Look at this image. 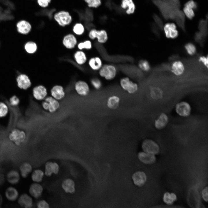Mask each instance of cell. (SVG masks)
<instances>
[{
    "instance_id": "1",
    "label": "cell",
    "mask_w": 208,
    "mask_h": 208,
    "mask_svg": "<svg viewBox=\"0 0 208 208\" xmlns=\"http://www.w3.org/2000/svg\"><path fill=\"white\" fill-rule=\"evenodd\" d=\"M153 2L159 9L165 19L175 20L176 14L180 8L161 0H153Z\"/></svg>"
},
{
    "instance_id": "2",
    "label": "cell",
    "mask_w": 208,
    "mask_h": 208,
    "mask_svg": "<svg viewBox=\"0 0 208 208\" xmlns=\"http://www.w3.org/2000/svg\"><path fill=\"white\" fill-rule=\"evenodd\" d=\"M117 69L114 65L110 64H103L98 71L99 76L107 80H111L116 76Z\"/></svg>"
},
{
    "instance_id": "3",
    "label": "cell",
    "mask_w": 208,
    "mask_h": 208,
    "mask_svg": "<svg viewBox=\"0 0 208 208\" xmlns=\"http://www.w3.org/2000/svg\"><path fill=\"white\" fill-rule=\"evenodd\" d=\"M88 36L90 40L96 39L98 42L101 44L106 43L108 39L107 32L105 29H97L92 28L89 31Z\"/></svg>"
},
{
    "instance_id": "4",
    "label": "cell",
    "mask_w": 208,
    "mask_h": 208,
    "mask_svg": "<svg viewBox=\"0 0 208 208\" xmlns=\"http://www.w3.org/2000/svg\"><path fill=\"white\" fill-rule=\"evenodd\" d=\"M53 18L58 25L62 27L69 25L71 23L73 18L72 16L68 11L61 10L56 12Z\"/></svg>"
},
{
    "instance_id": "5",
    "label": "cell",
    "mask_w": 208,
    "mask_h": 208,
    "mask_svg": "<svg viewBox=\"0 0 208 208\" xmlns=\"http://www.w3.org/2000/svg\"><path fill=\"white\" fill-rule=\"evenodd\" d=\"M120 84L123 89L130 94L134 93L138 90L137 84L133 82L127 77L121 78L120 80Z\"/></svg>"
},
{
    "instance_id": "6",
    "label": "cell",
    "mask_w": 208,
    "mask_h": 208,
    "mask_svg": "<svg viewBox=\"0 0 208 208\" xmlns=\"http://www.w3.org/2000/svg\"><path fill=\"white\" fill-rule=\"evenodd\" d=\"M175 111L179 116L187 117L189 116L191 111L190 104L187 102L183 101L177 103L175 106Z\"/></svg>"
},
{
    "instance_id": "7",
    "label": "cell",
    "mask_w": 208,
    "mask_h": 208,
    "mask_svg": "<svg viewBox=\"0 0 208 208\" xmlns=\"http://www.w3.org/2000/svg\"><path fill=\"white\" fill-rule=\"evenodd\" d=\"M142 149L145 152L154 155L158 154L159 152V147L155 142L150 140H146L142 142Z\"/></svg>"
},
{
    "instance_id": "8",
    "label": "cell",
    "mask_w": 208,
    "mask_h": 208,
    "mask_svg": "<svg viewBox=\"0 0 208 208\" xmlns=\"http://www.w3.org/2000/svg\"><path fill=\"white\" fill-rule=\"evenodd\" d=\"M62 42L65 47L69 49L74 48L78 43L77 40L75 35L71 33L65 35L63 38Z\"/></svg>"
},
{
    "instance_id": "9",
    "label": "cell",
    "mask_w": 208,
    "mask_h": 208,
    "mask_svg": "<svg viewBox=\"0 0 208 208\" xmlns=\"http://www.w3.org/2000/svg\"><path fill=\"white\" fill-rule=\"evenodd\" d=\"M166 38L172 39L175 38L178 36V31L176 29V26L173 23H166L163 28Z\"/></svg>"
},
{
    "instance_id": "10",
    "label": "cell",
    "mask_w": 208,
    "mask_h": 208,
    "mask_svg": "<svg viewBox=\"0 0 208 208\" xmlns=\"http://www.w3.org/2000/svg\"><path fill=\"white\" fill-rule=\"evenodd\" d=\"M17 85L19 88L24 90L29 88L31 85V82L28 76L26 74H19L16 78Z\"/></svg>"
},
{
    "instance_id": "11",
    "label": "cell",
    "mask_w": 208,
    "mask_h": 208,
    "mask_svg": "<svg viewBox=\"0 0 208 208\" xmlns=\"http://www.w3.org/2000/svg\"><path fill=\"white\" fill-rule=\"evenodd\" d=\"M19 205L23 208H31L33 202L31 197L26 193L22 194L18 199Z\"/></svg>"
},
{
    "instance_id": "12",
    "label": "cell",
    "mask_w": 208,
    "mask_h": 208,
    "mask_svg": "<svg viewBox=\"0 0 208 208\" xmlns=\"http://www.w3.org/2000/svg\"><path fill=\"white\" fill-rule=\"evenodd\" d=\"M88 64L90 68L94 71H98L103 64L102 59L98 56L90 58L88 61Z\"/></svg>"
},
{
    "instance_id": "13",
    "label": "cell",
    "mask_w": 208,
    "mask_h": 208,
    "mask_svg": "<svg viewBox=\"0 0 208 208\" xmlns=\"http://www.w3.org/2000/svg\"><path fill=\"white\" fill-rule=\"evenodd\" d=\"M44 174L47 177H50L53 173L57 174L60 168L58 164L56 162L48 161L45 164Z\"/></svg>"
},
{
    "instance_id": "14",
    "label": "cell",
    "mask_w": 208,
    "mask_h": 208,
    "mask_svg": "<svg viewBox=\"0 0 208 208\" xmlns=\"http://www.w3.org/2000/svg\"><path fill=\"white\" fill-rule=\"evenodd\" d=\"M33 94L34 98L38 100L44 99L47 94L46 88L42 85H38L34 88Z\"/></svg>"
},
{
    "instance_id": "15",
    "label": "cell",
    "mask_w": 208,
    "mask_h": 208,
    "mask_svg": "<svg viewBox=\"0 0 208 208\" xmlns=\"http://www.w3.org/2000/svg\"><path fill=\"white\" fill-rule=\"evenodd\" d=\"M75 88L77 93L82 96H86L89 93V86L86 82L82 81H77L75 84Z\"/></svg>"
},
{
    "instance_id": "16",
    "label": "cell",
    "mask_w": 208,
    "mask_h": 208,
    "mask_svg": "<svg viewBox=\"0 0 208 208\" xmlns=\"http://www.w3.org/2000/svg\"><path fill=\"white\" fill-rule=\"evenodd\" d=\"M5 195L7 199L9 201L13 202L18 199L19 196V193L15 187L10 186L8 187L5 190Z\"/></svg>"
},
{
    "instance_id": "17",
    "label": "cell",
    "mask_w": 208,
    "mask_h": 208,
    "mask_svg": "<svg viewBox=\"0 0 208 208\" xmlns=\"http://www.w3.org/2000/svg\"><path fill=\"white\" fill-rule=\"evenodd\" d=\"M122 9L125 10L128 15L133 14L135 10V5L133 0H122L120 5Z\"/></svg>"
},
{
    "instance_id": "18",
    "label": "cell",
    "mask_w": 208,
    "mask_h": 208,
    "mask_svg": "<svg viewBox=\"0 0 208 208\" xmlns=\"http://www.w3.org/2000/svg\"><path fill=\"white\" fill-rule=\"evenodd\" d=\"M6 179L10 184L15 185L18 184L20 180V175L18 171L15 170L9 171L7 173Z\"/></svg>"
},
{
    "instance_id": "19",
    "label": "cell",
    "mask_w": 208,
    "mask_h": 208,
    "mask_svg": "<svg viewBox=\"0 0 208 208\" xmlns=\"http://www.w3.org/2000/svg\"><path fill=\"white\" fill-rule=\"evenodd\" d=\"M153 154L144 152H140L138 154L139 159L142 162L146 164H152L156 161L155 156Z\"/></svg>"
},
{
    "instance_id": "20",
    "label": "cell",
    "mask_w": 208,
    "mask_h": 208,
    "mask_svg": "<svg viewBox=\"0 0 208 208\" xmlns=\"http://www.w3.org/2000/svg\"><path fill=\"white\" fill-rule=\"evenodd\" d=\"M18 32L22 34H28L31 29V26L28 21L22 20L19 21L16 24Z\"/></svg>"
},
{
    "instance_id": "21",
    "label": "cell",
    "mask_w": 208,
    "mask_h": 208,
    "mask_svg": "<svg viewBox=\"0 0 208 208\" xmlns=\"http://www.w3.org/2000/svg\"><path fill=\"white\" fill-rule=\"evenodd\" d=\"M168 121V118L167 114L165 113H161L155 120V127L158 129H162L166 126Z\"/></svg>"
},
{
    "instance_id": "22",
    "label": "cell",
    "mask_w": 208,
    "mask_h": 208,
    "mask_svg": "<svg viewBox=\"0 0 208 208\" xmlns=\"http://www.w3.org/2000/svg\"><path fill=\"white\" fill-rule=\"evenodd\" d=\"M43 187L42 186L35 182L31 185L29 190L30 194L36 198H38L41 195Z\"/></svg>"
},
{
    "instance_id": "23",
    "label": "cell",
    "mask_w": 208,
    "mask_h": 208,
    "mask_svg": "<svg viewBox=\"0 0 208 208\" xmlns=\"http://www.w3.org/2000/svg\"><path fill=\"white\" fill-rule=\"evenodd\" d=\"M132 179L135 185L141 187L145 183L146 180V176L143 172L139 171L134 173L132 176Z\"/></svg>"
},
{
    "instance_id": "24",
    "label": "cell",
    "mask_w": 208,
    "mask_h": 208,
    "mask_svg": "<svg viewBox=\"0 0 208 208\" xmlns=\"http://www.w3.org/2000/svg\"><path fill=\"white\" fill-rule=\"evenodd\" d=\"M62 188L66 193H73L75 191V183L73 180L70 178L64 179L62 183Z\"/></svg>"
},
{
    "instance_id": "25",
    "label": "cell",
    "mask_w": 208,
    "mask_h": 208,
    "mask_svg": "<svg viewBox=\"0 0 208 208\" xmlns=\"http://www.w3.org/2000/svg\"><path fill=\"white\" fill-rule=\"evenodd\" d=\"M73 57L75 62L79 65L84 64L88 60L87 55L83 50L76 51L74 53Z\"/></svg>"
},
{
    "instance_id": "26",
    "label": "cell",
    "mask_w": 208,
    "mask_h": 208,
    "mask_svg": "<svg viewBox=\"0 0 208 208\" xmlns=\"http://www.w3.org/2000/svg\"><path fill=\"white\" fill-rule=\"evenodd\" d=\"M51 95L57 100L62 99L65 95V92L63 87L59 85L54 86L51 90Z\"/></svg>"
},
{
    "instance_id": "27",
    "label": "cell",
    "mask_w": 208,
    "mask_h": 208,
    "mask_svg": "<svg viewBox=\"0 0 208 208\" xmlns=\"http://www.w3.org/2000/svg\"><path fill=\"white\" fill-rule=\"evenodd\" d=\"M47 104L48 110L50 112H55L59 108V104L57 100L51 96L46 97L45 100Z\"/></svg>"
},
{
    "instance_id": "28",
    "label": "cell",
    "mask_w": 208,
    "mask_h": 208,
    "mask_svg": "<svg viewBox=\"0 0 208 208\" xmlns=\"http://www.w3.org/2000/svg\"><path fill=\"white\" fill-rule=\"evenodd\" d=\"M19 169L21 176L23 178H26L32 172V168L30 164L25 162L20 165Z\"/></svg>"
},
{
    "instance_id": "29",
    "label": "cell",
    "mask_w": 208,
    "mask_h": 208,
    "mask_svg": "<svg viewBox=\"0 0 208 208\" xmlns=\"http://www.w3.org/2000/svg\"><path fill=\"white\" fill-rule=\"evenodd\" d=\"M185 16L183 11L179 10L175 19L177 25L183 31H186L185 27Z\"/></svg>"
},
{
    "instance_id": "30",
    "label": "cell",
    "mask_w": 208,
    "mask_h": 208,
    "mask_svg": "<svg viewBox=\"0 0 208 208\" xmlns=\"http://www.w3.org/2000/svg\"><path fill=\"white\" fill-rule=\"evenodd\" d=\"M171 69L172 72L175 75L179 76L183 73L184 68L182 62L180 61H176L173 63Z\"/></svg>"
},
{
    "instance_id": "31",
    "label": "cell",
    "mask_w": 208,
    "mask_h": 208,
    "mask_svg": "<svg viewBox=\"0 0 208 208\" xmlns=\"http://www.w3.org/2000/svg\"><path fill=\"white\" fill-rule=\"evenodd\" d=\"M207 15H206L205 20L201 19L199 22L198 24V28L200 33L203 37L205 38L207 35Z\"/></svg>"
},
{
    "instance_id": "32",
    "label": "cell",
    "mask_w": 208,
    "mask_h": 208,
    "mask_svg": "<svg viewBox=\"0 0 208 208\" xmlns=\"http://www.w3.org/2000/svg\"><path fill=\"white\" fill-rule=\"evenodd\" d=\"M120 101L119 98L116 95L109 97L107 101V105L108 107L111 109H115L118 106Z\"/></svg>"
},
{
    "instance_id": "33",
    "label": "cell",
    "mask_w": 208,
    "mask_h": 208,
    "mask_svg": "<svg viewBox=\"0 0 208 208\" xmlns=\"http://www.w3.org/2000/svg\"><path fill=\"white\" fill-rule=\"evenodd\" d=\"M44 173L41 170L37 169L32 172L31 178L32 180L35 183H39L42 181L44 176Z\"/></svg>"
},
{
    "instance_id": "34",
    "label": "cell",
    "mask_w": 208,
    "mask_h": 208,
    "mask_svg": "<svg viewBox=\"0 0 208 208\" xmlns=\"http://www.w3.org/2000/svg\"><path fill=\"white\" fill-rule=\"evenodd\" d=\"M24 48L27 53L33 54L37 51L38 46L35 42L31 41H29L25 43Z\"/></svg>"
},
{
    "instance_id": "35",
    "label": "cell",
    "mask_w": 208,
    "mask_h": 208,
    "mask_svg": "<svg viewBox=\"0 0 208 208\" xmlns=\"http://www.w3.org/2000/svg\"><path fill=\"white\" fill-rule=\"evenodd\" d=\"M72 31L74 35L78 36H81L85 33V28L83 24L80 23H77L73 26Z\"/></svg>"
},
{
    "instance_id": "36",
    "label": "cell",
    "mask_w": 208,
    "mask_h": 208,
    "mask_svg": "<svg viewBox=\"0 0 208 208\" xmlns=\"http://www.w3.org/2000/svg\"><path fill=\"white\" fill-rule=\"evenodd\" d=\"M150 93L152 98L154 99H158L162 98L163 95V92L159 88L152 87L151 89Z\"/></svg>"
},
{
    "instance_id": "37",
    "label": "cell",
    "mask_w": 208,
    "mask_h": 208,
    "mask_svg": "<svg viewBox=\"0 0 208 208\" xmlns=\"http://www.w3.org/2000/svg\"><path fill=\"white\" fill-rule=\"evenodd\" d=\"M77 46L79 50H89L92 49V44L91 40H86L77 43Z\"/></svg>"
},
{
    "instance_id": "38",
    "label": "cell",
    "mask_w": 208,
    "mask_h": 208,
    "mask_svg": "<svg viewBox=\"0 0 208 208\" xmlns=\"http://www.w3.org/2000/svg\"><path fill=\"white\" fill-rule=\"evenodd\" d=\"M139 68L144 72H148L150 69V65L148 62L146 60H141L138 64Z\"/></svg>"
},
{
    "instance_id": "39",
    "label": "cell",
    "mask_w": 208,
    "mask_h": 208,
    "mask_svg": "<svg viewBox=\"0 0 208 208\" xmlns=\"http://www.w3.org/2000/svg\"><path fill=\"white\" fill-rule=\"evenodd\" d=\"M185 48L187 53L190 55H193L196 52V49L195 46L191 42L186 44L185 46Z\"/></svg>"
},
{
    "instance_id": "40",
    "label": "cell",
    "mask_w": 208,
    "mask_h": 208,
    "mask_svg": "<svg viewBox=\"0 0 208 208\" xmlns=\"http://www.w3.org/2000/svg\"><path fill=\"white\" fill-rule=\"evenodd\" d=\"M89 8H97L101 4V0H84Z\"/></svg>"
},
{
    "instance_id": "41",
    "label": "cell",
    "mask_w": 208,
    "mask_h": 208,
    "mask_svg": "<svg viewBox=\"0 0 208 208\" xmlns=\"http://www.w3.org/2000/svg\"><path fill=\"white\" fill-rule=\"evenodd\" d=\"M205 39L200 32L197 31L195 33L194 36V40L196 42L199 44L201 46H203Z\"/></svg>"
},
{
    "instance_id": "42",
    "label": "cell",
    "mask_w": 208,
    "mask_h": 208,
    "mask_svg": "<svg viewBox=\"0 0 208 208\" xmlns=\"http://www.w3.org/2000/svg\"><path fill=\"white\" fill-rule=\"evenodd\" d=\"M8 112V108L5 103L0 102V118L5 116Z\"/></svg>"
},
{
    "instance_id": "43",
    "label": "cell",
    "mask_w": 208,
    "mask_h": 208,
    "mask_svg": "<svg viewBox=\"0 0 208 208\" xmlns=\"http://www.w3.org/2000/svg\"><path fill=\"white\" fill-rule=\"evenodd\" d=\"M155 24L161 30H163L164 25L163 22L157 14H154L153 16Z\"/></svg>"
},
{
    "instance_id": "44",
    "label": "cell",
    "mask_w": 208,
    "mask_h": 208,
    "mask_svg": "<svg viewBox=\"0 0 208 208\" xmlns=\"http://www.w3.org/2000/svg\"><path fill=\"white\" fill-rule=\"evenodd\" d=\"M183 11L185 16L189 19L192 20L195 16L194 11L192 9L184 7Z\"/></svg>"
},
{
    "instance_id": "45",
    "label": "cell",
    "mask_w": 208,
    "mask_h": 208,
    "mask_svg": "<svg viewBox=\"0 0 208 208\" xmlns=\"http://www.w3.org/2000/svg\"><path fill=\"white\" fill-rule=\"evenodd\" d=\"M184 7L192 9L194 11L197 9L198 4L193 0H190L185 3Z\"/></svg>"
},
{
    "instance_id": "46",
    "label": "cell",
    "mask_w": 208,
    "mask_h": 208,
    "mask_svg": "<svg viewBox=\"0 0 208 208\" xmlns=\"http://www.w3.org/2000/svg\"><path fill=\"white\" fill-rule=\"evenodd\" d=\"M163 199L166 203L169 205H171L174 201L172 198L171 194L168 192H166L164 194Z\"/></svg>"
},
{
    "instance_id": "47",
    "label": "cell",
    "mask_w": 208,
    "mask_h": 208,
    "mask_svg": "<svg viewBox=\"0 0 208 208\" xmlns=\"http://www.w3.org/2000/svg\"><path fill=\"white\" fill-rule=\"evenodd\" d=\"M91 83L92 85L96 89H99L102 86V82L99 78H94L92 79L91 80Z\"/></svg>"
},
{
    "instance_id": "48",
    "label": "cell",
    "mask_w": 208,
    "mask_h": 208,
    "mask_svg": "<svg viewBox=\"0 0 208 208\" xmlns=\"http://www.w3.org/2000/svg\"><path fill=\"white\" fill-rule=\"evenodd\" d=\"M9 102L12 106H16L19 104L20 99L16 95H14L10 98Z\"/></svg>"
},
{
    "instance_id": "49",
    "label": "cell",
    "mask_w": 208,
    "mask_h": 208,
    "mask_svg": "<svg viewBox=\"0 0 208 208\" xmlns=\"http://www.w3.org/2000/svg\"><path fill=\"white\" fill-rule=\"evenodd\" d=\"M51 0H37V3L40 6L43 8L47 7Z\"/></svg>"
},
{
    "instance_id": "50",
    "label": "cell",
    "mask_w": 208,
    "mask_h": 208,
    "mask_svg": "<svg viewBox=\"0 0 208 208\" xmlns=\"http://www.w3.org/2000/svg\"><path fill=\"white\" fill-rule=\"evenodd\" d=\"M37 208H49V206L45 201L42 200L37 203Z\"/></svg>"
},
{
    "instance_id": "51",
    "label": "cell",
    "mask_w": 208,
    "mask_h": 208,
    "mask_svg": "<svg viewBox=\"0 0 208 208\" xmlns=\"http://www.w3.org/2000/svg\"><path fill=\"white\" fill-rule=\"evenodd\" d=\"M152 28L153 32L155 35L158 37H160V34L159 30L160 29L155 23H154L152 25Z\"/></svg>"
},
{
    "instance_id": "52",
    "label": "cell",
    "mask_w": 208,
    "mask_h": 208,
    "mask_svg": "<svg viewBox=\"0 0 208 208\" xmlns=\"http://www.w3.org/2000/svg\"><path fill=\"white\" fill-rule=\"evenodd\" d=\"M208 187L205 188L202 190V196L204 200L206 202H207L208 198Z\"/></svg>"
},
{
    "instance_id": "53",
    "label": "cell",
    "mask_w": 208,
    "mask_h": 208,
    "mask_svg": "<svg viewBox=\"0 0 208 208\" xmlns=\"http://www.w3.org/2000/svg\"><path fill=\"white\" fill-rule=\"evenodd\" d=\"M199 60L202 62L203 64L207 68L208 67V57L203 56L199 58Z\"/></svg>"
},
{
    "instance_id": "54",
    "label": "cell",
    "mask_w": 208,
    "mask_h": 208,
    "mask_svg": "<svg viewBox=\"0 0 208 208\" xmlns=\"http://www.w3.org/2000/svg\"><path fill=\"white\" fill-rule=\"evenodd\" d=\"M3 201V197L1 194L0 193V207Z\"/></svg>"
},
{
    "instance_id": "55",
    "label": "cell",
    "mask_w": 208,
    "mask_h": 208,
    "mask_svg": "<svg viewBox=\"0 0 208 208\" xmlns=\"http://www.w3.org/2000/svg\"><path fill=\"white\" fill-rule=\"evenodd\" d=\"M0 208H1L0 207Z\"/></svg>"
}]
</instances>
